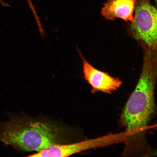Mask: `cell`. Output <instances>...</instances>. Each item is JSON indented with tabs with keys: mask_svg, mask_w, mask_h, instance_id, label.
I'll use <instances>...</instances> for the list:
<instances>
[{
	"mask_svg": "<svg viewBox=\"0 0 157 157\" xmlns=\"http://www.w3.org/2000/svg\"><path fill=\"white\" fill-rule=\"evenodd\" d=\"M144 50L138 83L124 107L120 118L121 125L128 133L125 150L129 153L147 148L146 131L156 111L157 50Z\"/></svg>",
	"mask_w": 157,
	"mask_h": 157,
	"instance_id": "1",
	"label": "cell"
},
{
	"mask_svg": "<svg viewBox=\"0 0 157 157\" xmlns=\"http://www.w3.org/2000/svg\"><path fill=\"white\" fill-rule=\"evenodd\" d=\"M71 131L58 123L26 117H11L0 121V142L25 152H38L56 144H67Z\"/></svg>",
	"mask_w": 157,
	"mask_h": 157,
	"instance_id": "2",
	"label": "cell"
},
{
	"mask_svg": "<svg viewBox=\"0 0 157 157\" xmlns=\"http://www.w3.org/2000/svg\"><path fill=\"white\" fill-rule=\"evenodd\" d=\"M129 34L147 50H157V10L150 0H136Z\"/></svg>",
	"mask_w": 157,
	"mask_h": 157,
	"instance_id": "3",
	"label": "cell"
},
{
	"mask_svg": "<svg viewBox=\"0 0 157 157\" xmlns=\"http://www.w3.org/2000/svg\"><path fill=\"white\" fill-rule=\"evenodd\" d=\"M117 137L110 134L97 139L81 142L53 145L29 157H68L89 149L98 148L116 144Z\"/></svg>",
	"mask_w": 157,
	"mask_h": 157,
	"instance_id": "4",
	"label": "cell"
},
{
	"mask_svg": "<svg viewBox=\"0 0 157 157\" xmlns=\"http://www.w3.org/2000/svg\"><path fill=\"white\" fill-rule=\"evenodd\" d=\"M77 50L83 60L84 78L91 86L92 93L101 92L111 94L122 85V82L119 78L113 77L94 67L86 59L79 49Z\"/></svg>",
	"mask_w": 157,
	"mask_h": 157,
	"instance_id": "5",
	"label": "cell"
},
{
	"mask_svg": "<svg viewBox=\"0 0 157 157\" xmlns=\"http://www.w3.org/2000/svg\"><path fill=\"white\" fill-rule=\"evenodd\" d=\"M136 0H107L101 13L106 19L113 21L117 18L132 21Z\"/></svg>",
	"mask_w": 157,
	"mask_h": 157,
	"instance_id": "6",
	"label": "cell"
},
{
	"mask_svg": "<svg viewBox=\"0 0 157 157\" xmlns=\"http://www.w3.org/2000/svg\"><path fill=\"white\" fill-rule=\"evenodd\" d=\"M26 1L27 3H28L31 11L32 12L33 15H34L35 21H36L37 25H38V26L39 30L41 31L43 30L44 28H43L40 18H39L38 15L37 14L36 10H35V8L34 7V5L33 4L32 1H31V0H26Z\"/></svg>",
	"mask_w": 157,
	"mask_h": 157,
	"instance_id": "7",
	"label": "cell"
},
{
	"mask_svg": "<svg viewBox=\"0 0 157 157\" xmlns=\"http://www.w3.org/2000/svg\"><path fill=\"white\" fill-rule=\"evenodd\" d=\"M0 2H1L2 4H3V5L4 4V3H5L3 2L2 1H1V0H0Z\"/></svg>",
	"mask_w": 157,
	"mask_h": 157,
	"instance_id": "8",
	"label": "cell"
},
{
	"mask_svg": "<svg viewBox=\"0 0 157 157\" xmlns=\"http://www.w3.org/2000/svg\"><path fill=\"white\" fill-rule=\"evenodd\" d=\"M155 3H156V0H155Z\"/></svg>",
	"mask_w": 157,
	"mask_h": 157,
	"instance_id": "9",
	"label": "cell"
}]
</instances>
